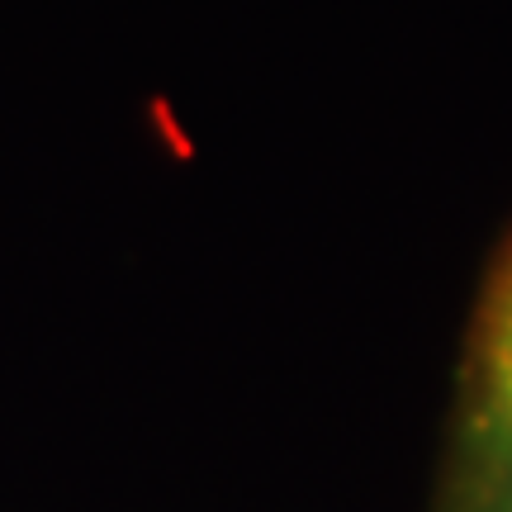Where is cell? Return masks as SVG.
Listing matches in <instances>:
<instances>
[{"mask_svg": "<svg viewBox=\"0 0 512 512\" xmlns=\"http://www.w3.org/2000/svg\"><path fill=\"white\" fill-rule=\"evenodd\" d=\"M437 512H512V233L475 299Z\"/></svg>", "mask_w": 512, "mask_h": 512, "instance_id": "cell-1", "label": "cell"}]
</instances>
